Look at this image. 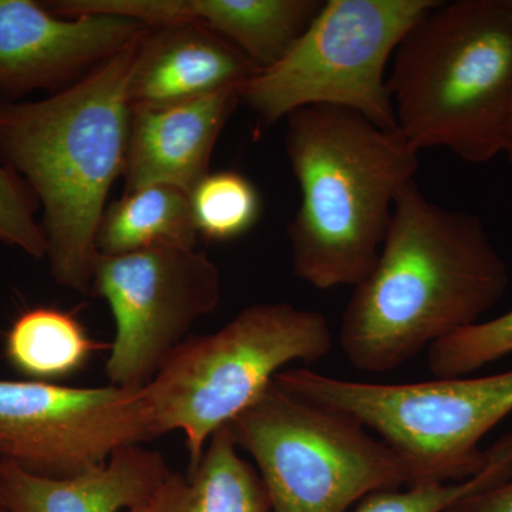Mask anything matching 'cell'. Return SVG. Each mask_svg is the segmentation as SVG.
Here are the masks:
<instances>
[{"mask_svg":"<svg viewBox=\"0 0 512 512\" xmlns=\"http://www.w3.org/2000/svg\"><path fill=\"white\" fill-rule=\"evenodd\" d=\"M508 286L483 222L430 201L412 181L397 197L376 265L349 299L340 348L360 372H392L476 325Z\"/></svg>","mask_w":512,"mask_h":512,"instance_id":"1","label":"cell"},{"mask_svg":"<svg viewBox=\"0 0 512 512\" xmlns=\"http://www.w3.org/2000/svg\"><path fill=\"white\" fill-rule=\"evenodd\" d=\"M143 37L69 89L42 100L0 101V163L42 207L52 278L83 295L92 291L106 201L126 165L128 80Z\"/></svg>","mask_w":512,"mask_h":512,"instance_id":"2","label":"cell"},{"mask_svg":"<svg viewBox=\"0 0 512 512\" xmlns=\"http://www.w3.org/2000/svg\"><path fill=\"white\" fill-rule=\"evenodd\" d=\"M286 120V156L301 190L288 225L293 271L320 291L355 288L376 265L420 153L399 130L340 107H303Z\"/></svg>","mask_w":512,"mask_h":512,"instance_id":"3","label":"cell"},{"mask_svg":"<svg viewBox=\"0 0 512 512\" xmlns=\"http://www.w3.org/2000/svg\"><path fill=\"white\" fill-rule=\"evenodd\" d=\"M397 130L416 151L485 164L503 154L512 107L508 0L439 2L403 37L387 76Z\"/></svg>","mask_w":512,"mask_h":512,"instance_id":"4","label":"cell"},{"mask_svg":"<svg viewBox=\"0 0 512 512\" xmlns=\"http://www.w3.org/2000/svg\"><path fill=\"white\" fill-rule=\"evenodd\" d=\"M333 333L320 312L255 303L217 332L190 336L144 387L154 439L183 431L190 467L212 434L244 412L293 362L329 355Z\"/></svg>","mask_w":512,"mask_h":512,"instance_id":"5","label":"cell"},{"mask_svg":"<svg viewBox=\"0 0 512 512\" xmlns=\"http://www.w3.org/2000/svg\"><path fill=\"white\" fill-rule=\"evenodd\" d=\"M228 427L254 460L272 512H346L366 495L412 485L406 461L359 420L275 380Z\"/></svg>","mask_w":512,"mask_h":512,"instance_id":"6","label":"cell"},{"mask_svg":"<svg viewBox=\"0 0 512 512\" xmlns=\"http://www.w3.org/2000/svg\"><path fill=\"white\" fill-rule=\"evenodd\" d=\"M285 389L350 414L406 461L412 485L458 483L480 473L485 434L512 413V370L416 383H360L291 369Z\"/></svg>","mask_w":512,"mask_h":512,"instance_id":"7","label":"cell"},{"mask_svg":"<svg viewBox=\"0 0 512 512\" xmlns=\"http://www.w3.org/2000/svg\"><path fill=\"white\" fill-rule=\"evenodd\" d=\"M439 0H328L274 66L242 84L239 99L261 126L293 111L332 106L397 130L387 64L403 37Z\"/></svg>","mask_w":512,"mask_h":512,"instance_id":"8","label":"cell"},{"mask_svg":"<svg viewBox=\"0 0 512 512\" xmlns=\"http://www.w3.org/2000/svg\"><path fill=\"white\" fill-rule=\"evenodd\" d=\"M92 295L116 325L106 362L110 384L144 389L202 316L221 301L220 269L195 249L154 248L100 255Z\"/></svg>","mask_w":512,"mask_h":512,"instance_id":"9","label":"cell"},{"mask_svg":"<svg viewBox=\"0 0 512 512\" xmlns=\"http://www.w3.org/2000/svg\"><path fill=\"white\" fill-rule=\"evenodd\" d=\"M153 439L143 389L0 380V460L33 476H80Z\"/></svg>","mask_w":512,"mask_h":512,"instance_id":"10","label":"cell"},{"mask_svg":"<svg viewBox=\"0 0 512 512\" xmlns=\"http://www.w3.org/2000/svg\"><path fill=\"white\" fill-rule=\"evenodd\" d=\"M150 30L107 15H55L35 0H0V96L62 92Z\"/></svg>","mask_w":512,"mask_h":512,"instance_id":"11","label":"cell"},{"mask_svg":"<svg viewBox=\"0 0 512 512\" xmlns=\"http://www.w3.org/2000/svg\"><path fill=\"white\" fill-rule=\"evenodd\" d=\"M239 89L181 103L131 110L124 194L170 185L190 194L211 173L212 151L235 110Z\"/></svg>","mask_w":512,"mask_h":512,"instance_id":"12","label":"cell"},{"mask_svg":"<svg viewBox=\"0 0 512 512\" xmlns=\"http://www.w3.org/2000/svg\"><path fill=\"white\" fill-rule=\"evenodd\" d=\"M259 67L217 32L195 22L150 28L128 80L131 110L241 89Z\"/></svg>","mask_w":512,"mask_h":512,"instance_id":"13","label":"cell"},{"mask_svg":"<svg viewBox=\"0 0 512 512\" xmlns=\"http://www.w3.org/2000/svg\"><path fill=\"white\" fill-rule=\"evenodd\" d=\"M171 471L143 446L121 448L103 466L63 480L0 460V497L10 512H127L146 505Z\"/></svg>","mask_w":512,"mask_h":512,"instance_id":"14","label":"cell"},{"mask_svg":"<svg viewBox=\"0 0 512 512\" xmlns=\"http://www.w3.org/2000/svg\"><path fill=\"white\" fill-rule=\"evenodd\" d=\"M322 6L319 0H123L120 12L148 28L200 23L265 70L284 59Z\"/></svg>","mask_w":512,"mask_h":512,"instance_id":"15","label":"cell"},{"mask_svg":"<svg viewBox=\"0 0 512 512\" xmlns=\"http://www.w3.org/2000/svg\"><path fill=\"white\" fill-rule=\"evenodd\" d=\"M127 512H272V503L261 474L239 454L227 424L212 434L187 474L171 471L146 505Z\"/></svg>","mask_w":512,"mask_h":512,"instance_id":"16","label":"cell"},{"mask_svg":"<svg viewBox=\"0 0 512 512\" xmlns=\"http://www.w3.org/2000/svg\"><path fill=\"white\" fill-rule=\"evenodd\" d=\"M197 237L188 192L150 185L123 194L106 208L97 248L106 256L154 248L195 249Z\"/></svg>","mask_w":512,"mask_h":512,"instance_id":"17","label":"cell"},{"mask_svg":"<svg viewBox=\"0 0 512 512\" xmlns=\"http://www.w3.org/2000/svg\"><path fill=\"white\" fill-rule=\"evenodd\" d=\"M103 348L73 313L49 306L20 313L5 336L9 365L37 382L76 375Z\"/></svg>","mask_w":512,"mask_h":512,"instance_id":"18","label":"cell"},{"mask_svg":"<svg viewBox=\"0 0 512 512\" xmlns=\"http://www.w3.org/2000/svg\"><path fill=\"white\" fill-rule=\"evenodd\" d=\"M198 235L231 241L247 234L262 215L256 185L237 171L208 173L188 194Z\"/></svg>","mask_w":512,"mask_h":512,"instance_id":"19","label":"cell"},{"mask_svg":"<svg viewBox=\"0 0 512 512\" xmlns=\"http://www.w3.org/2000/svg\"><path fill=\"white\" fill-rule=\"evenodd\" d=\"M512 480V431L487 450L480 473L458 483H421L366 495L355 512H446L467 495Z\"/></svg>","mask_w":512,"mask_h":512,"instance_id":"20","label":"cell"},{"mask_svg":"<svg viewBox=\"0 0 512 512\" xmlns=\"http://www.w3.org/2000/svg\"><path fill=\"white\" fill-rule=\"evenodd\" d=\"M512 355V309L487 322L458 330L429 349V367L437 379L464 377Z\"/></svg>","mask_w":512,"mask_h":512,"instance_id":"21","label":"cell"},{"mask_svg":"<svg viewBox=\"0 0 512 512\" xmlns=\"http://www.w3.org/2000/svg\"><path fill=\"white\" fill-rule=\"evenodd\" d=\"M37 210L39 202L28 184L0 163V244L35 259L46 258V237L36 220Z\"/></svg>","mask_w":512,"mask_h":512,"instance_id":"22","label":"cell"},{"mask_svg":"<svg viewBox=\"0 0 512 512\" xmlns=\"http://www.w3.org/2000/svg\"><path fill=\"white\" fill-rule=\"evenodd\" d=\"M446 512H512V480L467 495Z\"/></svg>","mask_w":512,"mask_h":512,"instance_id":"23","label":"cell"},{"mask_svg":"<svg viewBox=\"0 0 512 512\" xmlns=\"http://www.w3.org/2000/svg\"><path fill=\"white\" fill-rule=\"evenodd\" d=\"M503 154L507 156L508 161L512 164V107L510 116H508L507 127H505Z\"/></svg>","mask_w":512,"mask_h":512,"instance_id":"24","label":"cell"},{"mask_svg":"<svg viewBox=\"0 0 512 512\" xmlns=\"http://www.w3.org/2000/svg\"><path fill=\"white\" fill-rule=\"evenodd\" d=\"M0 512H10L5 503H3L2 497H0Z\"/></svg>","mask_w":512,"mask_h":512,"instance_id":"25","label":"cell"},{"mask_svg":"<svg viewBox=\"0 0 512 512\" xmlns=\"http://www.w3.org/2000/svg\"><path fill=\"white\" fill-rule=\"evenodd\" d=\"M508 5H510L512 9V0H508Z\"/></svg>","mask_w":512,"mask_h":512,"instance_id":"26","label":"cell"}]
</instances>
